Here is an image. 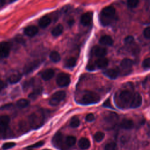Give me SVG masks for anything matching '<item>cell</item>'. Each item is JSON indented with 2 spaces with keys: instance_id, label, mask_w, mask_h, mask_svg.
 I'll return each mask as SVG.
<instances>
[{
  "instance_id": "1",
  "label": "cell",
  "mask_w": 150,
  "mask_h": 150,
  "mask_svg": "<svg viewBox=\"0 0 150 150\" xmlns=\"http://www.w3.org/2000/svg\"><path fill=\"white\" fill-rule=\"evenodd\" d=\"M45 115L43 111H39L32 113L29 117V122L33 128L40 127L43 123Z\"/></svg>"
},
{
  "instance_id": "2",
  "label": "cell",
  "mask_w": 150,
  "mask_h": 150,
  "mask_svg": "<svg viewBox=\"0 0 150 150\" xmlns=\"http://www.w3.org/2000/svg\"><path fill=\"white\" fill-rule=\"evenodd\" d=\"M100 97L96 93L92 91H86L80 99L79 103L84 105L96 104L100 101Z\"/></svg>"
},
{
  "instance_id": "3",
  "label": "cell",
  "mask_w": 150,
  "mask_h": 150,
  "mask_svg": "<svg viewBox=\"0 0 150 150\" xmlns=\"http://www.w3.org/2000/svg\"><path fill=\"white\" fill-rule=\"evenodd\" d=\"M100 14L101 22L105 25L108 24L110 18H113L115 15V9L112 6H108L103 9Z\"/></svg>"
},
{
  "instance_id": "4",
  "label": "cell",
  "mask_w": 150,
  "mask_h": 150,
  "mask_svg": "<svg viewBox=\"0 0 150 150\" xmlns=\"http://www.w3.org/2000/svg\"><path fill=\"white\" fill-rule=\"evenodd\" d=\"M65 97L66 93L64 91H58L52 96L49 100V104L52 106L57 105Z\"/></svg>"
},
{
  "instance_id": "5",
  "label": "cell",
  "mask_w": 150,
  "mask_h": 150,
  "mask_svg": "<svg viewBox=\"0 0 150 150\" xmlns=\"http://www.w3.org/2000/svg\"><path fill=\"white\" fill-rule=\"evenodd\" d=\"M56 83L59 86L62 87L67 86L70 83V76L64 73L59 74L56 79Z\"/></svg>"
},
{
  "instance_id": "6",
  "label": "cell",
  "mask_w": 150,
  "mask_h": 150,
  "mask_svg": "<svg viewBox=\"0 0 150 150\" xmlns=\"http://www.w3.org/2000/svg\"><path fill=\"white\" fill-rule=\"evenodd\" d=\"M11 45L7 42H0V59L6 58L10 53Z\"/></svg>"
},
{
  "instance_id": "7",
  "label": "cell",
  "mask_w": 150,
  "mask_h": 150,
  "mask_svg": "<svg viewBox=\"0 0 150 150\" xmlns=\"http://www.w3.org/2000/svg\"><path fill=\"white\" fill-rule=\"evenodd\" d=\"M134 94L129 90H123L120 94V98L121 101L125 104H131Z\"/></svg>"
},
{
  "instance_id": "8",
  "label": "cell",
  "mask_w": 150,
  "mask_h": 150,
  "mask_svg": "<svg viewBox=\"0 0 150 150\" xmlns=\"http://www.w3.org/2000/svg\"><path fill=\"white\" fill-rule=\"evenodd\" d=\"M40 64V62L39 60H35L27 64L23 69V72L25 74H29L33 71L35 69H37Z\"/></svg>"
},
{
  "instance_id": "9",
  "label": "cell",
  "mask_w": 150,
  "mask_h": 150,
  "mask_svg": "<svg viewBox=\"0 0 150 150\" xmlns=\"http://www.w3.org/2000/svg\"><path fill=\"white\" fill-rule=\"evenodd\" d=\"M10 118L6 115L0 116V133H4L6 131Z\"/></svg>"
},
{
  "instance_id": "10",
  "label": "cell",
  "mask_w": 150,
  "mask_h": 150,
  "mask_svg": "<svg viewBox=\"0 0 150 150\" xmlns=\"http://www.w3.org/2000/svg\"><path fill=\"white\" fill-rule=\"evenodd\" d=\"M142 103V97L138 93H135L133 95L132 99L129 105L130 107L135 108L139 107Z\"/></svg>"
},
{
  "instance_id": "11",
  "label": "cell",
  "mask_w": 150,
  "mask_h": 150,
  "mask_svg": "<svg viewBox=\"0 0 150 150\" xmlns=\"http://www.w3.org/2000/svg\"><path fill=\"white\" fill-rule=\"evenodd\" d=\"M93 18V14L90 12H87L83 14L80 18V22L84 26H88L90 24Z\"/></svg>"
},
{
  "instance_id": "12",
  "label": "cell",
  "mask_w": 150,
  "mask_h": 150,
  "mask_svg": "<svg viewBox=\"0 0 150 150\" xmlns=\"http://www.w3.org/2000/svg\"><path fill=\"white\" fill-rule=\"evenodd\" d=\"M93 54L96 57L100 58L104 57L107 53V50L105 48L100 46H94L92 49Z\"/></svg>"
},
{
  "instance_id": "13",
  "label": "cell",
  "mask_w": 150,
  "mask_h": 150,
  "mask_svg": "<svg viewBox=\"0 0 150 150\" xmlns=\"http://www.w3.org/2000/svg\"><path fill=\"white\" fill-rule=\"evenodd\" d=\"M23 32L26 36L29 37H32L37 34V33L38 32V29L36 26L31 25V26H28L26 27Z\"/></svg>"
},
{
  "instance_id": "14",
  "label": "cell",
  "mask_w": 150,
  "mask_h": 150,
  "mask_svg": "<svg viewBox=\"0 0 150 150\" xmlns=\"http://www.w3.org/2000/svg\"><path fill=\"white\" fill-rule=\"evenodd\" d=\"M54 75V71L52 69H47L43 71L41 73V77L44 80H49L51 79Z\"/></svg>"
},
{
  "instance_id": "15",
  "label": "cell",
  "mask_w": 150,
  "mask_h": 150,
  "mask_svg": "<svg viewBox=\"0 0 150 150\" xmlns=\"http://www.w3.org/2000/svg\"><path fill=\"white\" fill-rule=\"evenodd\" d=\"M134 126V122L130 119H123L120 124V127L125 129H132Z\"/></svg>"
},
{
  "instance_id": "16",
  "label": "cell",
  "mask_w": 150,
  "mask_h": 150,
  "mask_svg": "<svg viewBox=\"0 0 150 150\" xmlns=\"http://www.w3.org/2000/svg\"><path fill=\"white\" fill-rule=\"evenodd\" d=\"M99 42L103 45L111 46L113 44V40L109 35H104L100 38Z\"/></svg>"
},
{
  "instance_id": "17",
  "label": "cell",
  "mask_w": 150,
  "mask_h": 150,
  "mask_svg": "<svg viewBox=\"0 0 150 150\" xmlns=\"http://www.w3.org/2000/svg\"><path fill=\"white\" fill-rule=\"evenodd\" d=\"M103 74L111 79H115L118 76V72L117 70L114 69H109L105 70Z\"/></svg>"
},
{
  "instance_id": "18",
  "label": "cell",
  "mask_w": 150,
  "mask_h": 150,
  "mask_svg": "<svg viewBox=\"0 0 150 150\" xmlns=\"http://www.w3.org/2000/svg\"><path fill=\"white\" fill-rule=\"evenodd\" d=\"M108 64V60L105 57L99 58L95 62V65L99 69H104L107 66Z\"/></svg>"
},
{
  "instance_id": "19",
  "label": "cell",
  "mask_w": 150,
  "mask_h": 150,
  "mask_svg": "<svg viewBox=\"0 0 150 150\" xmlns=\"http://www.w3.org/2000/svg\"><path fill=\"white\" fill-rule=\"evenodd\" d=\"M51 22V19L49 16L46 15L40 18L39 21V25L42 28H45L50 25Z\"/></svg>"
},
{
  "instance_id": "20",
  "label": "cell",
  "mask_w": 150,
  "mask_h": 150,
  "mask_svg": "<svg viewBox=\"0 0 150 150\" xmlns=\"http://www.w3.org/2000/svg\"><path fill=\"white\" fill-rule=\"evenodd\" d=\"M78 144L81 149H87L90 146V142L87 138H81L79 140Z\"/></svg>"
},
{
  "instance_id": "21",
  "label": "cell",
  "mask_w": 150,
  "mask_h": 150,
  "mask_svg": "<svg viewBox=\"0 0 150 150\" xmlns=\"http://www.w3.org/2000/svg\"><path fill=\"white\" fill-rule=\"evenodd\" d=\"M62 140H63V135L60 132H58L53 137V144L57 147L60 146L62 143Z\"/></svg>"
},
{
  "instance_id": "22",
  "label": "cell",
  "mask_w": 150,
  "mask_h": 150,
  "mask_svg": "<svg viewBox=\"0 0 150 150\" xmlns=\"http://www.w3.org/2000/svg\"><path fill=\"white\" fill-rule=\"evenodd\" d=\"M118 119V116L116 114L110 112L109 114H107V115L105 118V120L107 123H110L111 124H113L115 122V121Z\"/></svg>"
},
{
  "instance_id": "23",
  "label": "cell",
  "mask_w": 150,
  "mask_h": 150,
  "mask_svg": "<svg viewBox=\"0 0 150 150\" xmlns=\"http://www.w3.org/2000/svg\"><path fill=\"white\" fill-rule=\"evenodd\" d=\"M133 65V62L132 60L128 59V58H125L120 63V66L122 68L124 69H128L132 67Z\"/></svg>"
},
{
  "instance_id": "24",
  "label": "cell",
  "mask_w": 150,
  "mask_h": 150,
  "mask_svg": "<svg viewBox=\"0 0 150 150\" xmlns=\"http://www.w3.org/2000/svg\"><path fill=\"white\" fill-rule=\"evenodd\" d=\"M22 78V74L20 73H15L11 74L8 77V81L11 84H15L18 83Z\"/></svg>"
},
{
  "instance_id": "25",
  "label": "cell",
  "mask_w": 150,
  "mask_h": 150,
  "mask_svg": "<svg viewBox=\"0 0 150 150\" xmlns=\"http://www.w3.org/2000/svg\"><path fill=\"white\" fill-rule=\"evenodd\" d=\"M42 91V88L40 86L36 87L32 93L29 95V97L31 99H35L41 93Z\"/></svg>"
},
{
  "instance_id": "26",
  "label": "cell",
  "mask_w": 150,
  "mask_h": 150,
  "mask_svg": "<svg viewBox=\"0 0 150 150\" xmlns=\"http://www.w3.org/2000/svg\"><path fill=\"white\" fill-rule=\"evenodd\" d=\"M63 30V27L61 24H59L56 26L52 30V34L53 36L56 37L60 35Z\"/></svg>"
},
{
  "instance_id": "27",
  "label": "cell",
  "mask_w": 150,
  "mask_h": 150,
  "mask_svg": "<svg viewBox=\"0 0 150 150\" xmlns=\"http://www.w3.org/2000/svg\"><path fill=\"white\" fill-rule=\"evenodd\" d=\"M49 58L53 62H58L60 60V56L57 52L53 51L50 53Z\"/></svg>"
},
{
  "instance_id": "28",
  "label": "cell",
  "mask_w": 150,
  "mask_h": 150,
  "mask_svg": "<svg viewBox=\"0 0 150 150\" xmlns=\"http://www.w3.org/2000/svg\"><path fill=\"white\" fill-rule=\"evenodd\" d=\"M77 60L75 57H71L69 58L65 62V66L68 68H73L76 64Z\"/></svg>"
},
{
  "instance_id": "29",
  "label": "cell",
  "mask_w": 150,
  "mask_h": 150,
  "mask_svg": "<svg viewBox=\"0 0 150 150\" xmlns=\"http://www.w3.org/2000/svg\"><path fill=\"white\" fill-rule=\"evenodd\" d=\"M29 103H30L28 100L22 98V99H20L17 101L16 105L19 108H25V107H26L27 106H28Z\"/></svg>"
},
{
  "instance_id": "30",
  "label": "cell",
  "mask_w": 150,
  "mask_h": 150,
  "mask_svg": "<svg viewBox=\"0 0 150 150\" xmlns=\"http://www.w3.org/2000/svg\"><path fill=\"white\" fill-rule=\"evenodd\" d=\"M76 142V138L74 136H68L65 139L66 144L68 146H71L75 144Z\"/></svg>"
},
{
  "instance_id": "31",
  "label": "cell",
  "mask_w": 150,
  "mask_h": 150,
  "mask_svg": "<svg viewBox=\"0 0 150 150\" xmlns=\"http://www.w3.org/2000/svg\"><path fill=\"white\" fill-rule=\"evenodd\" d=\"M104 134L101 131L97 132L94 135V139L96 140V141L98 142H101L104 139Z\"/></svg>"
},
{
  "instance_id": "32",
  "label": "cell",
  "mask_w": 150,
  "mask_h": 150,
  "mask_svg": "<svg viewBox=\"0 0 150 150\" xmlns=\"http://www.w3.org/2000/svg\"><path fill=\"white\" fill-rule=\"evenodd\" d=\"M80 125V120L77 117H73L70 121V125L73 128H77Z\"/></svg>"
},
{
  "instance_id": "33",
  "label": "cell",
  "mask_w": 150,
  "mask_h": 150,
  "mask_svg": "<svg viewBox=\"0 0 150 150\" xmlns=\"http://www.w3.org/2000/svg\"><path fill=\"white\" fill-rule=\"evenodd\" d=\"M116 144L114 142L107 143L104 146V150H115Z\"/></svg>"
},
{
  "instance_id": "34",
  "label": "cell",
  "mask_w": 150,
  "mask_h": 150,
  "mask_svg": "<svg viewBox=\"0 0 150 150\" xmlns=\"http://www.w3.org/2000/svg\"><path fill=\"white\" fill-rule=\"evenodd\" d=\"M139 2V1L137 0H129L127 1V5L131 8H134L137 6Z\"/></svg>"
},
{
  "instance_id": "35",
  "label": "cell",
  "mask_w": 150,
  "mask_h": 150,
  "mask_svg": "<svg viewBox=\"0 0 150 150\" xmlns=\"http://www.w3.org/2000/svg\"><path fill=\"white\" fill-rule=\"evenodd\" d=\"M15 143L13 142H6L5 144H4V145H2V148L4 150H6L10 148H12V147H13L14 146H15Z\"/></svg>"
},
{
  "instance_id": "36",
  "label": "cell",
  "mask_w": 150,
  "mask_h": 150,
  "mask_svg": "<svg viewBox=\"0 0 150 150\" xmlns=\"http://www.w3.org/2000/svg\"><path fill=\"white\" fill-rule=\"evenodd\" d=\"M142 67L145 69L150 68V57H148L143 61Z\"/></svg>"
},
{
  "instance_id": "37",
  "label": "cell",
  "mask_w": 150,
  "mask_h": 150,
  "mask_svg": "<svg viewBox=\"0 0 150 150\" xmlns=\"http://www.w3.org/2000/svg\"><path fill=\"white\" fill-rule=\"evenodd\" d=\"M44 144V142L43 141H39L32 145H30L29 146L27 147V148H38L40 147L41 146H42Z\"/></svg>"
},
{
  "instance_id": "38",
  "label": "cell",
  "mask_w": 150,
  "mask_h": 150,
  "mask_svg": "<svg viewBox=\"0 0 150 150\" xmlns=\"http://www.w3.org/2000/svg\"><path fill=\"white\" fill-rule=\"evenodd\" d=\"M144 36L146 39H150V26L146 28L143 32Z\"/></svg>"
},
{
  "instance_id": "39",
  "label": "cell",
  "mask_w": 150,
  "mask_h": 150,
  "mask_svg": "<svg viewBox=\"0 0 150 150\" xmlns=\"http://www.w3.org/2000/svg\"><path fill=\"white\" fill-rule=\"evenodd\" d=\"M15 40H16V42L19 43H21V44H23L25 43V39H23V38L21 36V35H17L15 38Z\"/></svg>"
},
{
  "instance_id": "40",
  "label": "cell",
  "mask_w": 150,
  "mask_h": 150,
  "mask_svg": "<svg viewBox=\"0 0 150 150\" xmlns=\"http://www.w3.org/2000/svg\"><path fill=\"white\" fill-rule=\"evenodd\" d=\"M134 39L133 36H128L124 39V42L126 44H131L134 42Z\"/></svg>"
},
{
  "instance_id": "41",
  "label": "cell",
  "mask_w": 150,
  "mask_h": 150,
  "mask_svg": "<svg viewBox=\"0 0 150 150\" xmlns=\"http://www.w3.org/2000/svg\"><path fill=\"white\" fill-rule=\"evenodd\" d=\"M94 118H95V117H94V114L90 113V114H88L87 115V116L86 117V120L88 122H91L94 120Z\"/></svg>"
},
{
  "instance_id": "42",
  "label": "cell",
  "mask_w": 150,
  "mask_h": 150,
  "mask_svg": "<svg viewBox=\"0 0 150 150\" xmlns=\"http://www.w3.org/2000/svg\"><path fill=\"white\" fill-rule=\"evenodd\" d=\"M96 65L95 64H93L92 63H90L87 64V70H90V71H92V70H94L95 69H96Z\"/></svg>"
},
{
  "instance_id": "43",
  "label": "cell",
  "mask_w": 150,
  "mask_h": 150,
  "mask_svg": "<svg viewBox=\"0 0 150 150\" xmlns=\"http://www.w3.org/2000/svg\"><path fill=\"white\" fill-rule=\"evenodd\" d=\"M103 106L105 107H108V108H112V105H111V102L110 99H107L106 101H104V104H103Z\"/></svg>"
},
{
  "instance_id": "44",
  "label": "cell",
  "mask_w": 150,
  "mask_h": 150,
  "mask_svg": "<svg viewBox=\"0 0 150 150\" xmlns=\"http://www.w3.org/2000/svg\"><path fill=\"white\" fill-rule=\"evenodd\" d=\"M5 84L4 83V82L1 80H0V91L2 90L5 87Z\"/></svg>"
},
{
  "instance_id": "45",
  "label": "cell",
  "mask_w": 150,
  "mask_h": 150,
  "mask_svg": "<svg viewBox=\"0 0 150 150\" xmlns=\"http://www.w3.org/2000/svg\"><path fill=\"white\" fill-rule=\"evenodd\" d=\"M74 21L73 19H71L69 20L68 22H67L68 25H69V26H72V25L74 24Z\"/></svg>"
},
{
  "instance_id": "46",
  "label": "cell",
  "mask_w": 150,
  "mask_h": 150,
  "mask_svg": "<svg viewBox=\"0 0 150 150\" xmlns=\"http://www.w3.org/2000/svg\"><path fill=\"white\" fill-rule=\"evenodd\" d=\"M5 3V1H2V0H0V7L3 6L4 5V4Z\"/></svg>"
}]
</instances>
